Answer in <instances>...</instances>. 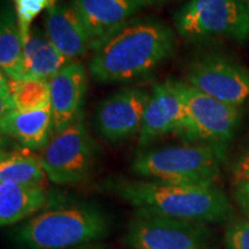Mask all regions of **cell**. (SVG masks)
Instances as JSON below:
<instances>
[{"label":"cell","mask_w":249,"mask_h":249,"mask_svg":"<svg viewBox=\"0 0 249 249\" xmlns=\"http://www.w3.org/2000/svg\"><path fill=\"white\" fill-rule=\"evenodd\" d=\"M225 149L187 143L140 152L132 172L144 180L179 185H214Z\"/></svg>","instance_id":"cell-4"},{"label":"cell","mask_w":249,"mask_h":249,"mask_svg":"<svg viewBox=\"0 0 249 249\" xmlns=\"http://www.w3.org/2000/svg\"><path fill=\"white\" fill-rule=\"evenodd\" d=\"M128 249H217L207 224L135 211L124 235Z\"/></svg>","instance_id":"cell-7"},{"label":"cell","mask_w":249,"mask_h":249,"mask_svg":"<svg viewBox=\"0 0 249 249\" xmlns=\"http://www.w3.org/2000/svg\"><path fill=\"white\" fill-rule=\"evenodd\" d=\"M247 4H248V9H249V0H247Z\"/></svg>","instance_id":"cell-27"},{"label":"cell","mask_w":249,"mask_h":249,"mask_svg":"<svg viewBox=\"0 0 249 249\" xmlns=\"http://www.w3.org/2000/svg\"><path fill=\"white\" fill-rule=\"evenodd\" d=\"M2 135L29 150H42L53 134L51 107L34 111H11L0 119Z\"/></svg>","instance_id":"cell-15"},{"label":"cell","mask_w":249,"mask_h":249,"mask_svg":"<svg viewBox=\"0 0 249 249\" xmlns=\"http://www.w3.org/2000/svg\"><path fill=\"white\" fill-rule=\"evenodd\" d=\"M49 88L54 133L66 128L77 119L87 89V73L83 65L71 62L49 80Z\"/></svg>","instance_id":"cell-13"},{"label":"cell","mask_w":249,"mask_h":249,"mask_svg":"<svg viewBox=\"0 0 249 249\" xmlns=\"http://www.w3.org/2000/svg\"><path fill=\"white\" fill-rule=\"evenodd\" d=\"M97 145L82 121L52 134L40 150L39 160L46 177L57 185H76L88 179L97 157Z\"/></svg>","instance_id":"cell-6"},{"label":"cell","mask_w":249,"mask_h":249,"mask_svg":"<svg viewBox=\"0 0 249 249\" xmlns=\"http://www.w3.org/2000/svg\"><path fill=\"white\" fill-rule=\"evenodd\" d=\"M50 107L49 81L28 76L9 80V95L1 102V116L11 111H34Z\"/></svg>","instance_id":"cell-19"},{"label":"cell","mask_w":249,"mask_h":249,"mask_svg":"<svg viewBox=\"0 0 249 249\" xmlns=\"http://www.w3.org/2000/svg\"><path fill=\"white\" fill-rule=\"evenodd\" d=\"M161 1H166V0H145V2H147V5L155 4V2H161Z\"/></svg>","instance_id":"cell-26"},{"label":"cell","mask_w":249,"mask_h":249,"mask_svg":"<svg viewBox=\"0 0 249 249\" xmlns=\"http://www.w3.org/2000/svg\"><path fill=\"white\" fill-rule=\"evenodd\" d=\"M186 117L178 135L187 143L225 149L240 121L239 107L217 101L185 82Z\"/></svg>","instance_id":"cell-8"},{"label":"cell","mask_w":249,"mask_h":249,"mask_svg":"<svg viewBox=\"0 0 249 249\" xmlns=\"http://www.w3.org/2000/svg\"><path fill=\"white\" fill-rule=\"evenodd\" d=\"M225 249H249V220L235 219L229 224L224 234Z\"/></svg>","instance_id":"cell-22"},{"label":"cell","mask_w":249,"mask_h":249,"mask_svg":"<svg viewBox=\"0 0 249 249\" xmlns=\"http://www.w3.org/2000/svg\"><path fill=\"white\" fill-rule=\"evenodd\" d=\"M73 249H108L105 245L99 244V242H95V244H89V245H83L80 247L73 248Z\"/></svg>","instance_id":"cell-25"},{"label":"cell","mask_w":249,"mask_h":249,"mask_svg":"<svg viewBox=\"0 0 249 249\" xmlns=\"http://www.w3.org/2000/svg\"><path fill=\"white\" fill-rule=\"evenodd\" d=\"M174 48L176 36L167 24L132 18L93 45L89 71L101 83L127 82L151 73Z\"/></svg>","instance_id":"cell-1"},{"label":"cell","mask_w":249,"mask_h":249,"mask_svg":"<svg viewBox=\"0 0 249 249\" xmlns=\"http://www.w3.org/2000/svg\"><path fill=\"white\" fill-rule=\"evenodd\" d=\"M86 30L96 43L134 18L145 0H71Z\"/></svg>","instance_id":"cell-12"},{"label":"cell","mask_w":249,"mask_h":249,"mask_svg":"<svg viewBox=\"0 0 249 249\" xmlns=\"http://www.w3.org/2000/svg\"><path fill=\"white\" fill-rule=\"evenodd\" d=\"M149 93L142 88H127L108 96L96 108V128L105 140L118 142L139 132Z\"/></svg>","instance_id":"cell-11"},{"label":"cell","mask_w":249,"mask_h":249,"mask_svg":"<svg viewBox=\"0 0 249 249\" xmlns=\"http://www.w3.org/2000/svg\"><path fill=\"white\" fill-rule=\"evenodd\" d=\"M234 198L246 219L249 220V180H238L234 186Z\"/></svg>","instance_id":"cell-23"},{"label":"cell","mask_w":249,"mask_h":249,"mask_svg":"<svg viewBox=\"0 0 249 249\" xmlns=\"http://www.w3.org/2000/svg\"><path fill=\"white\" fill-rule=\"evenodd\" d=\"M112 220L102 208L76 202L39 211L15 227L21 249H73L110 235Z\"/></svg>","instance_id":"cell-3"},{"label":"cell","mask_w":249,"mask_h":249,"mask_svg":"<svg viewBox=\"0 0 249 249\" xmlns=\"http://www.w3.org/2000/svg\"><path fill=\"white\" fill-rule=\"evenodd\" d=\"M48 194L44 186L0 182V225H17L43 209Z\"/></svg>","instance_id":"cell-16"},{"label":"cell","mask_w":249,"mask_h":249,"mask_svg":"<svg viewBox=\"0 0 249 249\" xmlns=\"http://www.w3.org/2000/svg\"><path fill=\"white\" fill-rule=\"evenodd\" d=\"M44 31L54 48L71 61L92 50V40L71 1H58L45 12Z\"/></svg>","instance_id":"cell-14"},{"label":"cell","mask_w":249,"mask_h":249,"mask_svg":"<svg viewBox=\"0 0 249 249\" xmlns=\"http://www.w3.org/2000/svg\"><path fill=\"white\" fill-rule=\"evenodd\" d=\"M186 83L217 101L239 107L249 98V71L222 54H205L188 67Z\"/></svg>","instance_id":"cell-9"},{"label":"cell","mask_w":249,"mask_h":249,"mask_svg":"<svg viewBox=\"0 0 249 249\" xmlns=\"http://www.w3.org/2000/svg\"><path fill=\"white\" fill-rule=\"evenodd\" d=\"M238 180H249V151L242 158L238 167Z\"/></svg>","instance_id":"cell-24"},{"label":"cell","mask_w":249,"mask_h":249,"mask_svg":"<svg viewBox=\"0 0 249 249\" xmlns=\"http://www.w3.org/2000/svg\"><path fill=\"white\" fill-rule=\"evenodd\" d=\"M113 191L135 211L202 224L232 218L233 208L216 185H179L152 180H123Z\"/></svg>","instance_id":"cell-2"},{"label":"cell","mask_w":249,"mask_h":249,"mask_svg":"<svg viewBox=\"0 0 249 249\" xmlns=\"http://www.w3.org/2000/svg\"><path fill=\"white\" fill-rule=\"evenodd\" d=\"M0 67L9 80L21 81L28 77L23 58V42L14 6L6 1L0 23Z\"/></svg>","instance_id":"cell-18"},{"label":"cell","mask_w":249,"mask_h":249,"mask_svg":"<svg viewBox=\"0 0 249 249\" xmlns=\"http://www.w3.org/2000/svg\"><path fill=\"white\" fill-rule=\"evenodd\" d=\"M186 117L185 82L166 80L154 87L139 130L140 145H147L169 133H178Z\"/></svg>","instance_id":"cell-10"},{"label":"cell","mask_w":249,"mask_h":249,"mask_svg":"<svg viewBox=\"0 0 249 249\" xmlns=\"http://www.w3.org/2000/svg\"><path fill=\"white\" fill-rule=\"evenodd\" d=\"M174 22L187 40L249 38L247 0H188L178 9Z\"/></svg>","instance_id":"cell-5"},{"label":"cell","mask_w":249,"mask_h":249,"mask_svg":"<svg viewBox=\"0 0 249 249\" xmlns=\"http://www.w3.org/2000/svg\"><path fill=\"white\" fill-rule=\"evenodd\" d=\"M48 178L39 157L26 151L1 152L0 158V182L18 185L43 186Z\"/></svg>","instance_id":"cell-20"},{"label":"cell","mask_w":249,"mask_h":249,"mask_svg":"<svg viewBox=\"0 0 249 249\" xmlns=\"http://www.w3.org/2000/svg\"><path fill=\"white\" fill-rule=\"evenodd\" d=\"M57 2L58 0H13L14 11L17 14L22 42L29 36L34 20L39 14H42L43 11H48Z\"/></svg>","instance_id":"cell-21"},{"label":"cell","mask_w":249,"mask_h":249,"mask_svg":"<svg viewBox=\"0 0 249 249\" xmlns=\"http://www.w3.org/2000/svg\"><path fill=\"white\" fill-rule=\"evenodd\" d=\"M23 58L28 76L48 81L73 62L54 48L44 29L38 27L31 28L23 42Z\"/></svg>","instance_id":"cell-17"}]
</instances>
